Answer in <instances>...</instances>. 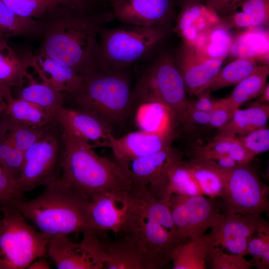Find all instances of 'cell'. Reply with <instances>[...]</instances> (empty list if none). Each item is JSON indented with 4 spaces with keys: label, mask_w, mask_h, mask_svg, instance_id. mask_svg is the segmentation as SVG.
Listing matches in <instances>:
<instances>
[{
    "label": "cell",
    "mask_w": 269,
    "mask_h": 269,
    "mask_svg": "<svg viewBox=\"0 0 269 269\" xmlns=\"http://www.w3.org/2000/svg\"><path fill=\"white\" fill-rule=\"evenodd\" d=\"M185 163L196 180L203 195L212 198L222 197L224 189L222 171L195 159Z\"/></svg>",
    "instance_id": "e575fe53"
},
{
    "label": "cell",
    "mask_w": 269,
    "mask_h": 269,
    "mask_svg": "<svg viewBox=\"0 0 269 269\" xmlns=\"http://www.w3.org/2000/svg\"><path fill=\"white\" fill-rule=\"evenodd\" d=\"M195 159L220 171L230 170L238 165L228 155L225 154L200 155Z\"/></svg>",
    "instance_id": "ee69618b"
},
{
    "label": "cell",
    "mask_w": 269,
    "mask_h": 269,
    "mask_svg": "<svg viewBox=\"0 0 269 269\" xmlns=\"http://www.w3.org/2000/svg\"><path fill=\"white\" fill-rule=\"evenodd\" d=\"M255 157L269 149V130L266 127L236 137Z\"/></svg>",
    "instance_id": "60d3db41"
},
{
    "label": "cell",
    "mask_w": 269,
    "mask_h": 269,
    "mask_svg": "<svg viewBox=\"0 0 269 269\" xmlns=\"http://www.w3.org/2000/svg\"><path fill=\"white\" fill-rule=\"evenodd\" d=\"M244 0H205V3L212 8L220 17L229 13Z\"/></svg>",
    "instance_id": "681fc988"
},
{
    "label": "cell",
    "mask_w": 269,
    "mask_h": 269,
    "mask_svg": "<svg viewBox=\"0 0 269 269\" xmlns=\"http://www.w3.org/2000/svg\"><path fill=\"white\" fill-rule=\"evenodd\" d=\"M214 199L203 195H171L169 208L180 244L203 236L218 224L223 214Z\"/></svg>",
    "instance_id": "30bf717a"
},
{
    "label": "cell",
    "mask_w": 269,
    "mask_h": 269,
    "mask_svg": "<svg viewBox=\"0 0 269 269\" xmlns=\"http://www.w3.org/2000/svg\"><path fill=\"white\" fill-rule=\"evenodd\" d=\"M55 121L63 129L89 142L92 146L101 145L113 136L111 126L95 115L80 109L63 106Z\"/></svg>",
    "instance_id": "d6986e66"
},
{
    "label": "cell",
    "mask_w": 269,
    "mask_h": 269,
    "mask_svg": "<svg viewBox=\"0 0 269 269\" xmlns=\"http://www.w3.org/2000/svg\"><path fill=\"white\" fill-rule=\"evenodd\" d=\"M4 119L8 137L19 149L24 152L46 133L53 122L44 127L35 128L18 123L5 115Z\"/></svg>",
    "instance_id": "8d00e7d4"
},
{
    "label": "cell",
    "mask_w": 269,
    "mask_h": 269,
    "mask_svg": "<svg viewBox=\"0 0 269 269\" xmlns=\"http://www.w3.org/2000/svg\"><path fill=\"white\" fill-rule=\"evenodd\" d=\"M260 27L247 30L233 39L229 54L235 58H252L257 61H269V34Z\"/></svg>",
    "instance_id": "4316f807"
},
{
    "label": "cell",
    "mask_w": 269,
    "mask_h": 269,
    "mask_svg": "<svg viewBox=\"0 0 269 269\" xmlns=\"http://www.w3.org/2000/svg\"><path fill=\"white\" fill-rule=\"evenodd\" d=\"M61 3V4L67 5L68 4L69 0H58Z\"/></svg>",
    "instance_id": "680465c9"
},
{
    "label": "cell",
    "mask_w": 269,
    "mask_h": 269,
    "mask_svg": "<svg viewBox=\"0 0 269 269\" xmlns=\"http://www.w3.org/2000/svg\"><path fill=\"white\" fill-rule=\"evenodd\" d=\"M269 75V65H258L250 75L236 85L231 94L223 98L224 101L233 109H239L261 94L267 84Z\"/></svg>",
    "instance_id": "f1b7e54d"
},
{
    "label": "cell",
    "mask_w": 269,
    "mask_h": 269,
    "mask_svg": "<svg viewBox=\"0 0 269 269\" xmlns=\"http://www.w3.org/2000/svg\"><path fill=\"white\" fill-rule=\"evenodd\" d=\"M163 27L127 25L99 29V68L123 69L147 54L164 37Z\"/></svg>",
    "instance_id": "52a82bcc"
},
{
    "label": "cell",
    "mask_w": 269,
    "mask_h": 269,
    "mask_svg": "<svg viewBox=\"0 0 269 269\" xmlns=\"http://www.w3.org/2000/svg\"><path fill=\"white\" fill-rule=\"evenodd\" d=\"M136 197V206L118 234L132 240L153 269L162 268L170 262L171 253L179 243L162 226L143 213Z\"/></svg>",
    "instance_id": "8fae6325"
},
{
    "label": "cell",
    "mask_w": 269,
    "mask_h": 269,
    "mask_svg": "<svg viewBox=\"0 0 269 269\" xmlns=\"http://www.w3.org/2000/svg\"><path fill=\"white\" fill-rule=\"evenodd\" d=\"M258 65L257 61L252 58H235L220 69L201 93H211L217 90L236 85L250 75Z\"/></svg>",
    "instance_id": "836d02e7"
},
{
    "label": "cell",
    "mask_w": 269,
    "mask_h": 269,
    "mask_svg": "<svg viewBox=\"0 0 269 269\" xmlns=\"http://www.w3.org/2000/svg\"><path fill=\"white\" fill-rule=\"evenodd\" d=\"M42 21L20 17L0 0V40L42 34Z\"/></svg>",
    "instance_id": "4dcf8cb0"
},
{
    "label": "cell",
    "mask_w": 269,
    "mask_h": 269,
    "mask_svg": "<svg viewBox=\"0 0 269 269\" xmlns=\"http://www.w3.org/2000/svg\"><path fill=\"white\" fill-rule=\"evenodd\" d=\"M180 7L174 30L183 44L193 46L202 34L221 22V17L205 3H189Z\"/></svg>",
    "instance_id": "44dd1931"
},
{
    "label": "cell",
    "mask_w": 269,
    "mask_h": 269,
    "mask_svg": "<svg viewBox=\"0 0 269 269\" xmlns=\"http://www.w3.org/2000/svg\"><path fill=\"white\" fill-rule=\"evenodd\" d=\"M62 130L64 148L58 179L63 184L90 200L107 192L131 190L128 173L115 159L98 155L89 142Z\"/></svg>",
    "instance_id": "7a4b0ae2"
},
{
    "label": "cell",
    "mask_w": 269,
    "mask_h": 269,
    "mask_svg": "<svg viewBox=\"0 0 269 269\" xmlns=\"http://www.w3.org/2000/svg\"><path fill=\"white\" fill-rule=\"evenodd\" d=\"M109 0V1L110 3V2H111L112 0Z\"/></svg>",
    "instance_id": "91938a15"
},
{
    "label": "cell",
    "mask_w": 269,
    "mask_h": 269,
    "mask_svg": "<svg viewBox=\"0 0 269 269\" xmlns=\"http://www.w3.org/2000/svg\"><path fill=\"white\" fill-rule=\"evenodd\" d=\"M64 148L63 130L55 121L46 133L24 152L17 183L24 194L45 186L59 176Z\"/></svg>",
    "instance_id": "ba28073f"
},
{
    "label": "cell",
    "mask_w": 269,
    "mask_h": 269,
    "mask_svg": "<svg viewBox=\"0 0 269 269\" xmlns=\"http://www.w3.org/2000/svg\"><path fill=\"white\" fill-rule=\"evenodd\" d=\"M104 269H153L137 245L127 236L118 234L115 241L103 238Z\"/></svg>",
    "instance_id": "7402d4cb"
},
{
    "label": "cell",
    "mask_w": 269,
    "mask_h": 269,
    "mask_svg": "<svg viewBox=\"0 0 269 269\" xmlns=\"http://www.w3.org/2000/svg\"><path fill=\"white\" fill-rule=\"evenodd\" d=\"M180 6L189 3L202 2L205 3V0H174Z\"/></svg>",
    "instance_id": "6f0895ef"
},
{
    "label": "cell",
    "mask_w": 269,
    "mask_h": 269,
    "mask_svg": "<svg viewBox=\"0 0 269 269\" xmlns=\"http://www.w3.org/2000/svg\"><path fill=\"white\" fill-rule=\"evenodd\" d=\"M213 269H249L253 267V260L248 261L244 256L233 253H225L223 250L216 248L210 253Z\"/></svg>",
    "instance_id": "ab89813d"
},
{
    "label": "cell",
    "mask_w": 269,
    "mask_h": 269,
    "mask_svg": "<svg viewBox=\"0 0 269 269\" xmlns=\"http://www.w3.org/2000/svg\"><path fill=\"white\" fill-rule=\"evenodd\" d=\"M187 94L196 96L222 68L223 60L208 58L191 45L183 44L175 58Z\"/></svg>",
    "instance_id": "ac0fdd59"
},
{
    "label": "cell",
    "mask_w": 269,
    "mask_h": 269,
    "mask_svg": "<svg viewBox=\"0 0 269 269\" xmlns=\"http://www.w3.org/2000/svg\"><path fill=\"white\" fill-rule=\"evenodd\" d=\"M167 191L168 199L172 194L188 197L202 195L196 180L182 160L168 172Z\"/></svg>",
    "instance_id": "d590c367"
},
{
    "label": "cell",
    "mask_w": 269,
    "mask_h": 269,
    "mask_svg": "<svg viewBox=\"0 0 269 269\" xmlns=\"http://www.w3.org/2000/svg\"><path fill=\"white\" fill-rule=\"evenodd\" d=\"M269 104L257 103L244 109H236L230 121L219 130L218 135L238 137L254 130L267 127Z\"/></svg>",
    "instance_id": "484cf974"
},
{
    "label": "cell",
    "mask_w": 269,
    "mask_h": 269,
    "mask_svg": "<svg viewBox=\"0 0 269 269\" xmlns=\"http://www.w3.org/2000/svg\"><path fill=\"white\" fill-rule=\"evenodd\" d=\"M233 40L230 29L221 22L202 34L193 46L208 58L224 61Z\"/></svg>",
    "instance_id": "f546056e"
},
{
    "label": "cell",
    "mask_w": 269,
    "mask_h": 269,
    "mask_svg": "<svg viewBox=\"0 0 269 269\" xmlns=\"http://www.w3.org/2000/svg\"><path fill=\"white\" fill-rule=\"evenodd\" d=\"M259 96L260 98L257 103L269 104V85L268 83L267 84L264 90Z\"/></svg>",
    "instance_id": "f5cc1de1"
},
{
    "label": "cell",
    "mask_w": 269,
    "mask_h": 269,
    "mask_svg": "<svg viewBox=\"0 0 269 269\" xmlns=\"http://www.w3.org/2000/svg\"><path fill=\"white\" fill-rule=\"evenodd\" d=\"M95 0H69L67 6L73 7H85L87 5Z\"/></svg>",
    "instance_id": "816d5d0a"
},
{
    "label": "cell",
    "mask_w": 269,
    "mask_h": 269,
    "mask_svg": "<svg viewBox=\"0 0 269 269\" xmlns=\"http://www.w3.org/2000/svg\"><path fill=\"white\" fill-rule=\"evenodd\" d=\"M209 92H202L196 96L197 99L193 101H189L187 107L200 111L209 113L214 109L216 104V100L211 98Z\"/></svg>",
    "instance_id": "c3c4849f"
},
{
    "label": "cell",
    "mask_w": 269,
    "mask_h": 269,
    "mask_svg": "<svg viewBox=\"0 0 269 269\" xmlns=\"http://www.w3.org/2000/svg\"><path fill=\"white\" fill-rule=\"evenodd\" d=\"M65 6L62 12L42 21L39 52L68 65L83 77L99 68V28L84 14L85 8Z\"/></svg>",
    "instance_id": "6da1fadb"
},
{
    "label": "cell",
    "mask_w": 269,
    "mask_h": 269,
    "mask_svg": "<svg viewBox=\"0 0 269 269\" xmlns=\"http://www.w3.org/2000/svg\"><path fill=\"white\" fill-rule=\"evenodd\" d=\"M27 269H50L49 263L44 257H40L30 264Z\"/></svg>",
    "instance_id": "f907efd6"
},
{
    "label": "cell",
    "mask_w": 269,
    "mask_h": 269,
    "mask_svg": "<svg viewBox=\"0 0 269 269\" xmlns=\"http://www.w3.org/2000/svg\"><path fill=\"white\" fill-rule=\"evenodd\" d=\"M4 116H0V140L7 135V130L4 122Z\"/></svg>",
    "instance_id": "db71d44e"
},
{
    "label": "cell",
    "mask_w": 269,
    "mask_h": 269,
    "mask_svg": "<svg viewBox=\"0 0 269 269\" xmlns=\"http://www.w3.org/2000/svg\"><path fill=\"white\" fill-rule=\"evenodd\" d=\"M5 115L18 123L35 128L44 127L54 121L43 109L19 97L7 102Z\"/></svg>",
    "instance_id": "d6a6232c"
},
{
    "label": "cell",
    "mask_w": 269,
    "mask_h": 269,
    "mask_svg": "<svg viewBox=\"0 0 269 269\" xmlns=\"http://www.w3.org/2000/svg\"><path fill=\"white\" fill-rule=\"evenodd\" d=\"M221 22L231 28L260 27L269 20V0H244L225 15Z\"/></svg>",
    "instance_id": "d4e9b609"
},
{
    "label": "cell",
    "mask_w": 269,
    "mask_h": 269,
    "mask_svg": "<svg viewBox=\"0 0 269 269\" xmlns=\"http://www.w3.org/2000/svg\"><path fill=\"white\" fill-rule=\"evenodd\" d=\"M183 78L175 58L161 55L141 75L132 92L133 109L135 104L155 102L162 104L181 123L189 101Z\"/></svg>",
    "instance_id": "8992f818"
},
{
    "label": "cell",
    "mask_w": 269,
    "mask_h": 269,
    "mask_svg": "<svg viewBox=\"0 0 269 269\" xmlns=\"http://www.w3.org/2000/svg\"><path fill=\"white\" fill-rule=\"evenodd\" d=\"M174 0H113L111 13L127 25L163 27L173 16Z\"/></svg>",
    "instance_id": "2e32d148"
},
{
    "label": "cell",
    "mask_w": 269,
    "mask_h": 269,
    "mask_svg": "<svg viewBox=\"0 0 269 269\" xmlns=\"http://www.w3.org/2000/svg\"><path fill=\"white\" fill-rule=\"evenodd\" d=\"M140 106L137 115V123L141 130L151 133L172 132L174 116L162 104L147 102Z\"/></svg>",
    "instance_id": "1f68e13d"
},
{
    "label": "cell",
    "mask_w": 269,
    "mask_h": 269,
    "mask_svg": "<svg viewBox=\"0 0 269 269\" xmlns=\"http://www.w3.org/2000/svg\"><path fill=\"white\" fill-rule=\"evenodd\" d=\"M24 151L19 149L7 135L0 140V165L16 180L22 167Z\"/></svg>",
    "instance_id": "f35d334b"
},
{
    "label": "cell",
    "mask_w": 269,
    "mask_h": 269,
    "mask_svg": "<svg viewBox=\"0 0 269 269\" xmlns=\"http://www.w3.org/2000/svg\"><path fill=\"white\" fill-rule=\"evenodd\" d=\"M235 110L223 98L217 100L215 107L209 113L208 127L220 130L229 123Z\"/></svg>",
    "instance_id": "7bdbcfd3"
},
{
    "label": "cell",
    "mask_w": 269,
    "mask_h": 269,
    "mask_svg": "<svg viewBox=\"0 0 269 269\" xmlns=\"http://www.w3.org/2000/svg\"><path fill=\"white\" fill-rule=\"evenodd\" d=\"M27 67V55L20 58L7 40H0V91L7 102L13 98L12 89L22 86Z\"/></svg>",
    "instance_id": "603a6c76"
},
{
    "label": "cell",
    "mask_w": 269,
    "mask_h": 269,
    "mask_svg": "<svg viewBox=\"0 0 269 269\" xmlns=\"http://www.w3.org/2000/svg\"></svg>",
    "instance_id": "94428289"
},
{
    "label": "cell",
    "mask_w": 269,
    "mask_h": 269,
    "mask_svg": "<svg viewBox=\"0 0 269 269\" xmlns=\"http://www.w3.org/2000/svg\"><path fill=\"white\" fill-rule=\"evenodd\" d=\"M7 102L3 94L0 91V116L5 115Z\"/></svg>",
    "instance_id": "11a10c76"
},
{
    "label": "cell",
    "mask_w": 269,
    "mask_h": 269,
    "mask_svg": "<svg viewBox=\"0 0 269 269\" xmlns=\"http://www.w3.org/2000/svg\"><path fill=\"white\" fill-rule=\"evenodd\" d=\"M45 187L37 197L13 199L9 205L51 237L94 231L89 216L91 200L63 184L58 177Z\"/></svg>",
    "instance_id": "3957f363"
},
{
    "label": "cell",
    "mask_w": 269,
    "mask_h": 269,
    "mask_svg": "<svg viewBox=\"0 0 269 269\" xmlns=\"http://www.w3.org/2000/svg\"><path fill=\"white\" fill-rule=\"evenodd\" d=\"M29 59L40 79L62 93L65 99L73 95L81 88L83 76L68 65L40 52L29 55Z\"/></svg>",
    "instance_id": "ffe728a7"
},
{
    "label": "cell",
    "mask_w": 269,
    "mask_h": 269,
    "mask_svg": "<svg viewBox=\"0 0 269 269\" xmlns=\"http://www.w3.org/2000/svg\"><path fill=\"white\" fill-rule=\"evenodd\" d=\"M28 64V63H27ZM23 83L19 89V98L33 103L45 110L54 120L59 109L64 106V96L48 83L38 82L27 69Z\"/></svg>",
    "instance_id": "cb8c5ba5"
},
{
    "label": "cell",
    "mask_w": 269,
    "mask_h": 269,
    "mask_svg": "<svg viewBox=\"0 0 269 269\" xmlns=\"http://www.w3.org/2000/svg\"><path fill=\"white\" fill-rule=\"evenodd\" d=\"M247 255L253 257V267L258 269H269V242L256 236L249 242Z\"/></svg>",
    "instance_id": "b9f144b4"
},
{
    "label": "cell",
    "mask_w": 269,
    "mask_h": 269,
    "mask_svg": "<svg viewBox=\"0 0 269 269\" xmlns=\"http://www.w3.org/2000/svg\"><path fill=\"white\" fill-rule=\"evenodd\" d=\"M0 269H23L44 257L51 237L37 231L11 205L1 206Z\"/></svg>",
    "instance_id": "5b68a950"
},
{
    "label": "cell",
    "mask_w": 269,
    "mask_h": 269,
    "mask_svg": "<svg viewBox=\"0 0 269 269\" xmlns=\"http://www.w3.org/2000/svg\"><path fill=\"white\" fill-rule=\"evenodd\" d=\"M267 221L260 215L226 213L207 234L209 255L216 248L245 256L249 242Z\"/></svg>",
    "instance_id": "5bb4252c"
},
{
    "label": "cell",
    "mask_w": 269,
    "mask_h": 269,
    "mask_svg": "<svg viewBox=\"0 0 269 269\" xmlns=\"http://www.w3.org/2000/svg\"><path fill=\"white\" fill-rule=\"evenodd\" d=\"M13 199L8 195L0 191V205L1 206L8 205Z\"/></svg>",
    "instance_id": "9f6ffc18"
},
{
    "label": "cell",
    "mask_w": 269,
    "mask_h": 269,
    "mask_svg": "<svg viewBox=\"0 0 269 269\" xmlns=\"http://www.w3.org/2000/svg\"><path fill=\"white\" fill-rule=\"evenodd\" d=\"M17 15L26 18H43L61 4L58 0H1Z\"/></svg>",
    "instance_id": "74e56055"
},
{
    "label": "cell",
    "mask_w": 269,
    "mask_h": 269,
    "mask_svg": "<svg viewBox=\"0 0 269 269\" xmlns=\"http://www.w3.org/2000/svg\"><path fill=\"white\" fill-rule=\"evenodd\" d=\"M209 255L207 234L177 245L172 250L170 261L173 269H205Z\"/></svg>",
    "instance_id": "83f0119b"
},
{
    "label": "cell",
    "mask_w": 269,
    "mask_h": 269,
    "mask_svg": "<svg viewBox=\"0 0 269 269\" xmlns=\"http://www.w3.org/2000/svg\"><path fill=\"white\" fill-rule=\"evenodd\" d=\"M182 155L170 145L151 154L136 158L123 166L132 183L131 191L144 192L168 200L167 173Z\"/></svg>",
    "instance_id": "7c38bea8"
},
{
    "label": "cell",
    "mask_w": 269,
    "mask_h": 269,
    "mask_svg": "<svg viewBox=\"0 0 269 269\" xmlns=\"http://www.w3.org/2000/svg\"><path fill=\"white\" fill-rule=\"evenodd\" d=\"M172 135V132L157 133L140 130L118 138L113 135L101 147L110 148L114 159L123 166L133 159L170 145Z\"/></svg>",
    "instance_id": "e0dca14e"
},
{
    "label": "cell",
    "mask_w": 269,
    "mask_h": 269,
    "mask_svg": "<svg viewBox=\"0 0 269 269\" xmlns=\"http://www.w3.org/2000/svg\"><path fill=\"white\" fill-rule=\"evenodd\" d=\"M123 69L100 68L83 77L82 85L67 97L76 109L90 112L108 125L123 122L133 110L129 77Z\"/></svg>",
    "instance_id": "277c9868"
},
{
    "label": "cell",
    "mask_w": 269,
    "mask_h": 269,
    "mask_svg": "<svg viewBox=\"0 0 269 269\" xmlns=\"http://www.w3.org/2000/svg\"><path fill=\"white\" fill-rule=\"evenodd\" d=\"M228 155L238 165L248 164L255 157L236 137H233Z\"/></svg>",
    "instance_id": "bcb514c9"
},
{
    "label": "cell",
    "mask_w": 269,
    "mask_h": 269,
    "mask_svg": "<svg viewBox=\"0 0 269 269\" xmlns=\"http://www.w3.org/2000/svg\"><path fill=\"white\" fill-rule=\"evenodd\" d=\"M222 174L224 189L221 198L226 213H269V187L249 163L222 171Z\"/></svg>",
    "instance_id": "9c48e42d"
},
{
    "label": "cell",
    "mask_w": 269,
    "mask_h": 269,
    "mask_svg": "<svg viewBox=\"0 0 269 269\" xmlns=\"http://www.w3.org/2000/svg\"><path fill=\"white\" fill-rule=\"evenodd\" d=\"M209 113L196 110L187 107L181 123L186 126L191 124L208 127Z\"/></svg>",
    "instance_id": "7dc6e473"
},
{
    "label": "cell",
    "mask_w": 269,
    "mask_h": 269,
    "mask_svg": "<svg viewBox=\"0 0 269 269\" xmlns=\"http://www.w3.org/2000/svg\"><path fill=\"white\" fill-rule=\"evenodd\" d=\"M0 191L13 199H21L23 195L19 190L17 180L0 165Z\"/></svg>",
    "instance_id": "f6af8a7d"
},
{
    "label": "cell",
    "mask_w": 269,
    "mask_h": 269,
    "mask_svg": "<svg viewBox=\"0 0 269 269\" xmlns=\"http://www.w3.org/2000/svg\"><path fill=\"white\" fill-rule=\"evenodd\" d=\"M82 234V239L78 242H73L65 234L51 238L47 254L57 269H104L103 234L93 230Z\"/></svg>",
    "instance_id": "4fadbf2b"
},
{
    "label": "cell",
    "mask_w": 269,
    "mask_h": 269,
    "mask_svg": "<svg viewBox=\"0 0 269 269\" xmlns=\"http://www.w3.org/2000/svg\"><path fill=\"white\" fill-rule=\"evenodd\" d=\"M136 201L130 190L107 192L91 200L89 216L93 230L118 234L134 209Z\"/></svg>",
    "instance_id": "9a60e30c"
}]
</instances>
